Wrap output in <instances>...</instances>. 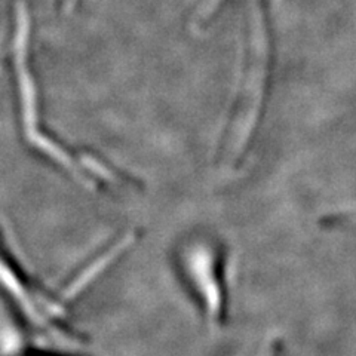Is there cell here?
Listing matches in <instances>:
<instances>
[{"instance_id":"cell-1","label":"cell","mask_w":356,"mask_h":356,"mask_svg":"<svg viewBox=\"0 0 356 356\" xmlns=\"http://www.w3.org/2000/svg\"><path fill=\"white\" fill-rule=\"evenodd\" d=\"M29 39H30V17L26 5H18L14 36V60L17 72L18 94L21 103L22 125L26 136L38 129V89L29 67Z\"/></svg>"},{"instance_id":"cell-2","label":"cell","mask_w":356,"mask_h":356,"mask_svg":"<svg viewBox=\"0 0 356 356\" xmlns=\"http://www.w3.org/2000/svg\"><path fill=\"white\" fill-rule=\"evenodd\" d=\"M186 270L204 298L211 319L218 322L222 316V291L218 277L217 260L208 245L196 243L184 255Z\"/></svg>"},{"instance_id":"cell-3","label":"cell","mask_w":356,"mask_h":356,"mask_svg":"<svg viewBox=\"0 0 356 356\" xmlns=\"http://www.w3.org/2000/svg\"><path fill=\"white\" fill-rule=\"evenodd\" d=\"M27 138L33 144V146L39 149L42 153L49 156L52 161H55L57 163H61L64 168H67L69 171H76V166L69 156V153H67L61 146H58V144L54 140H51L48 136H44V134H42L40 131H36V132L30 134V136H27Z\"/></svg>"},{"instance_id":"cell-4","label":"cell","mask_w":356,"mask_h":356,"mask_svg":"<svg viewBox=\"0 0 356 356\" xmlns=\"http://www.w3.org/2000/svg\"><path fill=\"white\" fill-rule=\"evenodd\" d=\"M85 162H86V168H89V170H92L94 172H97L98 175H102V177H107V178H111V174H110V171L107 170V168H104V166L102 165V163H98L95 159H92V158H85Z\"/></svg>"},{"instance_id":"cell-5","label":"cell","mask_w":356,"mask_h":356,"mask_svg":"<svg viewBox=\"0 0 356 356\" xmlns=\"http://www.w3.org/2000/svg\"><path fill=\"white\" fill-rule=\"evenodd\" d=\"M273 344H275V343H270L269 346H267V348L264 349V352H263L261 355H259V356H275V349H273L275 346H273Z\"/></svg>"}]
</instances>
